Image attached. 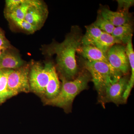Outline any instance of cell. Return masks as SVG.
I'll list each match as a JSON object with an SVG mask.
<instances>
[{
  "label": "cell",
  "mask_w": 134,
  "mask_h": 134,
  "mask_svg": "<svg viewBox=\"0 0 134 134\" xmlns=\"http://www.w3.org/2000/svg\"><path fill=\"white\" fill-rule=\"evenodd\" d=\"M110 65L121 75H126L129 70L130 64L126 53V47L121 44L113 46L107 53Z\"/></svg>",
  "instance_id": "cell-6"
},
{
  "label": "cell",
  "mask_w": 134,
  "mask_h": 134,
  "mask_svg": "<svg viewBox=\"0 0 134 134\" xmlns=\"http://www.w3.org/2000/svg\"><path fill=\"white\" fill-rule=\"evenodd\" d=\"M76 52L86 60L90 62H102L109 63L106 54L103 52L95 46L81 45L77 48Z\"/></svg>",
  "instance_id": "cell-9"
},
{
  "label": "cell",
  "mask_w": 134,
  "mask_h": 134,
  "mask_svg": "<svg viewBox=\"0 0 134 134\" xmlns=\"http://www.w3.org/2000/svg\"><path fill=\"white\" fill-rule=\"evenodd\" d=\"M132 40V38L127 43L126 46V53L129 60L131 75L126 88L125 90L122 97L123 101L125 102L126 101L127 99L128 98L134 84V52Z\"/></svg>",
  "instance_id": "cell-13"
},
{
  "label": "cell",
  "mask_w": 134,
  "mask_h": 134,
  "mask_svg": "<svg viewBox=\"0 0 134 134\" xmlns=\"http://www.w3.org/2000/svg\"><path fill=\"white\" fill-rule=\"evenodd\" d=\"M12 21L17 26L30 33H33L37 30V27L33 26L24 19L22 20L14 19Z\"/></svg>",
  "instance_id": "cell-20"
},
{
  "label": "cell",
  "mask_w": 134,
  "mask_h": 134,
  "mask_svg": "<svg viewBox=\"0 0 134 134\" xmlns=\"http://www.w3.org/2000/svg\"><path fill=\"white\" fill-rule=\"evenodd\" d=\"M118 3V8L120 9L119 11L128 12L130 7L133 5L134 1L130 0H120L117 1Z\"/></svg>",
  "instance_id": "cell-22"
},
{
  "label": "cell",
  "mask_w": 134,
  "mask_h": 134,
  "mask_svg": "<svg viewBox=\"0 0 134 134\" xmlns=\"http://www.w3.org/2000/svg\"><path fill=\"white\" fill-rule=\"evenodd\" d=\"M60 90V82L55 67L52 64L50 67L49 81L46 87L44 100H49L55 98Z\"/></svg>",
  "instance_id": "cell-11"
},
{
  "label": "cell",
  "mask_w": 134,
  "mask_h": 134,
  "mask_svg": "<svg viewBox=\"0 0 134 134\" xmlns=\"http://www.w3.org/2000/svg\"><path fill=\"white\" fill-rule=\"evenodd\" d=\"M85 27L86 33L82 37L81 45L93 46L103 32L93 23Z\"/></svg>",
  "instance_id": "cell-16"
},
{
  "label": "cell",
  "mask_w": 134,
  "mask_h": 134,
  "mask_svg": "<svg viewBox=\"0 0 134 134\" xmlns=\"http://www.w3.org/2000/svg\"><path fill=\"white\" fill-rule=\"evenodd\" d=\"M93 24L103 32L110 34L112 33L115 27L107 19L104 18L100 14H99L96 21Z\"/></svg>",
  "instance_id": "cell-18"
},
{
  "label": "cell",
  "mask_w": 134,
  "mask_h": 134,
  "mask_svg": "<svg viewBox=\"0 0 134 134\" xmlns=\"http://www.w3.org/2000/svg\"><path fill=\"white\" fill-rule=\"evenodd\" d=\"M129 81L127 77H121L117 81L107 86L102 95L104 100L105 102H113L117 104L124 102L122 97Z\"/></svg>",
  "instance_id": "cell-7"
},
{
  "label": "cell",
  "mask_w": 134,
  "mask_h": 134,
  "mask_svg": "<svg viewBox=\"0 0 134 134\" xmlns=\"http://www.w3.org/2000/svg\"><path fill=\"white\" fill-rule=\"evenodd\" d=\"M5 50L4 49H2V48H0V56L1 55L3 51V50Z\"/></svg>",
  "instance_id": "cell-25"
},
{
  "label": "cell",
  "mask_w": 134,
  "mask_h": 134,
  "mask_svg": "<svg viewBox=\"0 0 134 134\" xmlns=\"http://www.w3.org/2000/svg\"><path fill=\"white\" fill-rule=\"evenodd\" d=\"M117 44H121L118 40L112 36L105 32H103L100 37L94 43V46L106 54L111 47Z\"/></svg>",
  "instance_id": "cell-17"
},
{
  "label": "cell",
  "mask_w": 134,
  "mask_h": 134,
  "mask_svg": "<svg viewBox=\"0 0 134 134\" xmlns=\"http://www.w3.org/2000/svg\"><path fill=\"white\" fill-rule=\"evenodd\" d=\"M48 14L47 10L41 2L31 7L26 13L24 19L37 29L43 23Z\"/></svg>",
  "instance_id": "cell-8"
},
{
  "label": "cell",
  "mask_w": 134,
  "mask_h": 134,
  "mask_svg": "<svg viewBox=\"0 0 134 134\" xmlns=\"http://www.w3.org/2000/svg\"><path fill=\"white\" fill-rule=\"evenodd\" d=\"M9 44L4 33L0 30V48L6 50L9 48Z\"/></svg>",
  "instance_id": "cell-23"
},
{
  "label": "cell",
  "mask_w": 134,
  "mask_h": 134,
  "mask_svg": "<svg viewBox=\"0 0 134 134\" xmlns=\"http://www.w3.org/2000/svg\"><path fill=\"white\" fill-rule=\"evenodd\" d=\"M13 97L12 95L10 94H3L0 93V104L4 103L8 99Z\"/></svg>",
  "instance_id": "cell-24"
},
{
  "label": "cell",
  "mask_w": 134,
  "mask_h": 134,
  "mask_svg": "<svg viewBox=\"0 0 134 134\" xmlns=\"http://www.w3.org/2000/svg\"><path fill=\"white\" fill-rule=\"evenodd\" d=\"M52 64L48 63L45 66H43L36 63L32 66L29 72L30 91L43 98L49 81L50 68Z\"/></svg>",
  "instance_id": "cell-4"
},
{
  "label": "cell",
  "mask_w": 134,
  "mask_h": 134,
  "mask_svg": "<svg viewBox=\"0 0 134 134\" xmlns=\"http://www.w3.org/2000/svg\"><path fill=\"white\" fill-rule=\"evenodd\" d=\"M62 86L59 92L54 98L45 100L47 105L54 106L69 110L76 97L88 86L90 76L86 72H82L73 80H68L63 77H61Z\"/></svg>",
  "instance_id": "cell-2"
},
{
  "label": "cell",
  "mask_w": 134,
  "mask_h": 134,
  "mask_svg": "<svg viewBox=\"0 0 134 134\" xmlns=\"http://www.w3.org/2000/svg\"><path fill=\"white\" fill-rule=\"evenodd\" d=\"M82 37L79 28L76 26L63 42L54 44L50 48L49 53L56 55L57 66L61 76L67 80L74 79L78 73L76 53L81 45Z\"/></svg>",
  "instance_id": "cell-1"
},
{
  "label": "cell",
  "mask_w": 134,
  "mask_h": 134,
  "mask_svg": "<svg viewBox=\"0 0 134 134\" xmlns=\"http://www.w3.org/2000/svg\"><path fill=\"white\" fill-rule=\"evenodd\" d=\"M83 65L85 68L91 74L94 86L100 96L103 95L107 86L122 77V75L107 63L85 60Z\"/></svg>",
  "instance_id": "cell-3"
},
{
  "label": "cell",
  "mask_w": 134,
  "mask_h": 134,
  "mask_svg": "<svg viewBox=\"0 0 134 134\" xmlns=\"http://www.w3.org/2000/svg\"><path fill=\"white\" fill-rule=\"evenodd\" d=\"M24 0H8L6 1L7 13L12 12L17 7L21 4Z\"/></svg>",
  "instance_id": "cell-21"
},
{
  "label": "cell",
  "mask_w": 134,
  "mask_h": 134,
  "mask_svg": "<svg viewBox=\"0 0 134 134\" xmlns=\"http://www.w3.org/2000/svg\"><path fill=\"white\" fill-rule=\"evenodd\" d=\"M133 28L130 23L115 27L112 36L120 42L121 44H127L133 37Z\"/></svg>",
  "instance_id": "cell-15"
},
{
  "label": "cell",
  "mask_w": 134,
  "mask_h": 134,
  "mask_svg": "<svg viewBox=\"0 0 134 134\" xmlns=\"http://www.w3.org/2000/svg\"><path fill=\"white\" fill-rule=\"evenodd\" d=\"M12 70L10 69L0 70V93H3V94L9 93V94H11L8 92L7 85L8 77Z\"/></svg>",
  "instance_id": "cell-19"
},
{
  "label": "cell",
  "mask_w": 134,
  "mask_h": 134,
  "mask_svg": "<svg viewBox=\"0 0 134 134\" xmlns=\"http://www.w3.org/2000/svg\"><path fill=\"white\" fill-rule=\"evenodd\" d=\"M37 1L24 0L21 4L17 7L12 12L7 13V16L12 20L24 19L28 10L31 7L40 3Z\"/></svg>",
  "instance_id": "cell-14"
},
{
  "label": "cell",
  "mask_w": 134,
  "mask_h": 134,
  "mask_svg": "<svg viewBox=\"0 0 134 134\" xmlns=\"http://www.w3.org/2000/svg\"><path fill=\"white\" fill-rule=\"evenodd\" d=\"M100 15L105 19L111 23L115 27L130 23V17L127 12L111 11L108 9L103 8L100 11Z\"/></svg>",
  "instance_id": "cell-10"
},
{
  "label": "cell",
  "mask_w": 134,
  "mask_h": 134,
  "mask_svg": "<svg viewBox=\"0 0 134 134\" xmlns=\"http://www.w3.org/2000/svg\"><path fill=\"white\" fill-rule=\"evenodd\" d=\"M7 50H3L0 56V70H15L23 66L24 62L20 57Z\"/></svg>",
  "instance_id": "cell-12"
},
{
  "label": "cell",
  "mask_w": 134,
  "mask_h": 134,
  "mask_svg": "<svg viewBox=\"0 0 134 134\" xmlns=\"http://www.w3.org/2000/svg\"><path fill=\"white\" fill-rule=\"evenodd\" d=\"M29 72L30 69L28 65L12 70L8 77V92L14 96L21 92L28 93L30 91Z\"/></svg>",
  "instance_id": "cell-5"
}]
</instances>
